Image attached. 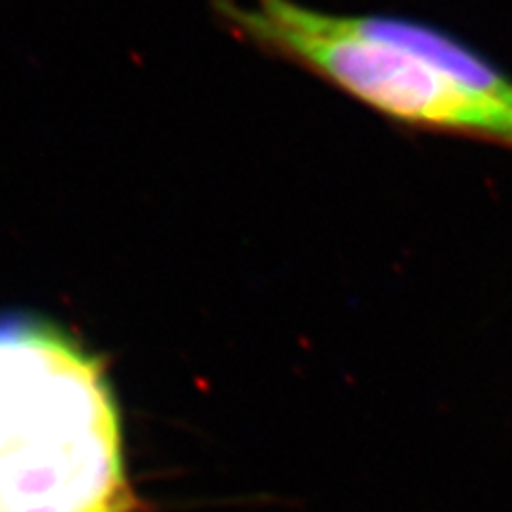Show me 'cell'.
<instances>
[{"label":"cell","mask_w":512,"mask_h":512,"mask_svg":"<svg viewBox=\"0 0 512 512\" xmlns=\"http://www.w3.org/2000/svg\"><path fill=\"white\" fill-rule=\"evenodd\" d=\"M274 5L286 20L297 26L323 35L393 47L429 64L461 86L512 105V79L483 54L474 52L444 30L395 15H333L297 5L293 0H274Z\"/></svg>","instance_id":"cell-3"},{"label":"cell","mask_w":512,"mask_h":512,"mask_svg":"<svg viewBox=\"0 0 512 512\" xmlns=\"http://www.w3.org/2000/svg\"><path fill=\"white\" fill-rule=\"evenodd\" d=\"M216 7L237 35L314 71L382 114L512 148V105L461 86L414 56L297 26L274 0H218Z\"/></svg>","instance_id":"cell-2"},{"label":"cell","mask_w":512,"mask_h":512,"mask_svg":"<svg viewBox=\"0 0 512 512\" xmlns=\"http://www.w3.org/2000/svg\"><path fill=\"white\" fill-rule=\"evenodd\" d=\"M105 361L52 318L0 312V512H133Z\"/></svg>","instance_id":"cell-1"}]
</instances>
